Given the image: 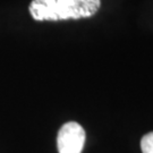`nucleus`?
<instances>
[{"label":"nucleus","mask_w":153,"mask_h":153,"mask_svg":"<svg viewBox=\"0 0 153 153\" xmlns=\"http://www.w3.org/2000/svg\"><path fill=\"white\" fill-rule=\"evenodd\" d=\"M101 0H32L28 10L39 22L81 19L94 16Z\"/></svg>","instance_id":"1"},{"label":"nucleus","mask_w":153,"mask_h":153,"mask_svg":"<svg viewBox=\"0 0 153 153\" xmlns=\"http://www.w3.org/2000/svg\"><path fill=\"white\" fill-rule=\"evenodd\" d=\"M85 131L76 121H69L61 126L57 136L59 153H82L85 144Z\"/></svg>","instance_id":"2"},{"label":"nucleus","mask_w":153,"mask_h":153,"mask_svg":"<svg viewBox=\"0 0 153 153\" xmlns=\"http://www.w3.org/2000/svg\"><path fill=\"white\" fill-rule=\"evenodd\" d=\"M141 150L143 153H153V131L143 136L141 141Z\"/></svg>","instance_id":"3"}]
</instances>
